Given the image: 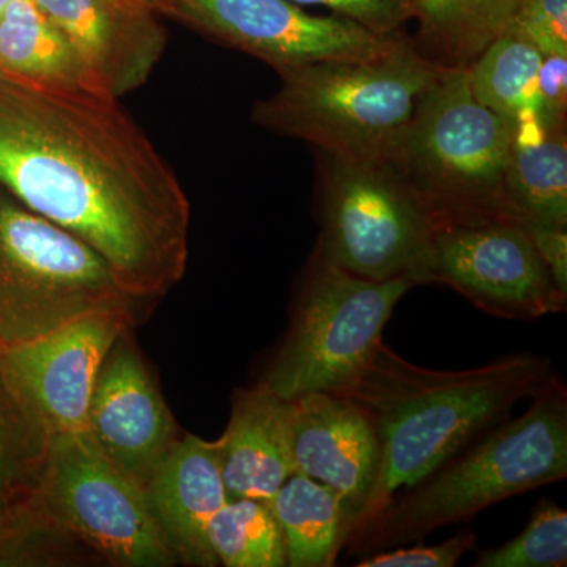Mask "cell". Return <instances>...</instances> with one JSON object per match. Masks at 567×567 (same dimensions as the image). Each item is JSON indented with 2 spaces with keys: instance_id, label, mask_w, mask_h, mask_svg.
<instances>
[{
  "instance_id": "4fadbf2b",
  "label": "cell",
  "mask_w": 567,
  "mask_h": 567,
  "mask_svg": "<svg viewBox=\"0 0 567 567\" xmlns=\"http://www.w3.org/2000/svg\"><path fill=\"white\" fill-rule=\"evenodd\" d=\"M87 432L112 464L142 488L178 442L175 421L140 354L118 338L96 380Z\"/></svg>"
},
{
  "instance_id": "ffe728a7",
  "label": "cell",
  "mask_w": 567,
  "mask_h": 567,
  "mask_svg": "<svg viewBox=\"0 0 567 567\" xmlns=\"http://www.w3.org/2000/svg\"><path fill=\"white\" fill-rule=\"evenodd\" d=\"M282 528L287 566L330 567L352 535L344 499L319 481L293 473L271 499Z\"/></svg>"
},
{
  "instance_id": "83f0119b",
  "label": "cell",
  "mask_w": 567,
  "mask_h": 567,
  "mask_svg": "<svg viewBox=\"0 0 567 567\" xmlns=\"http://www.w3.org/2000/svg\"><path fill=\"white\" fill-rule=\"evenodd\" d=\"M476 547V535L472 529H462L456 536L435 546L410 548L395 547L393 550L377 551L372 557L358 563L360 567H453L470 550Z\"/></svg>"
},
{
  "instance_id": "7402d4cb",
  "label": "cell",
  "mask_w": 567,
  "mask_h": 567,
  "mask_svg": "<svg viewBox=\"0 0 567 567\" xmlns=\"http://www.w3.org/2000/svg\"><path fill=\"white\" fill-rule=\"evenodd\" d=\"M518 0H413L423 54L468 69L514 20Z\"/></svg>"
},
{
  "instance_id": "d4e9b609",
  "label": "cell",
  "mask_w": 567,
  "mask_h": 567,
  "mask_svg": "<svg viewBox=\"0 0 567 567\" xmlns=\"http://www.w3.org/2000/svg\"><path fill=\"white\" fill-rule=\"evenodd\" d=\"M567 565V513L543 502L520 535L477 555L476 567H563Z\"/></svg>"
},
{
  "instance_id": "ac0fdd59",
  "label": "cell",
  "mask_w": 567,
  "mask_h": 567,
  "mask_svg": "<svg viewBox=\"0 0 567 567\" xmlns=\"http://www.w3.org/2000/svg\"><path fill=\"white\" fill-rule=\"evenodd\" d=\"M503 199L511 221L567 226L566 125L539 117L514 123Z\"/></svg>"
},
{
  "instance_id": "5b68a950",
  "label": "cell",
  "mask_w": 567,
  "mask_h": 567,
  "mask_svg": "<svg viewBox=\"0 0 567 567\" xmlns=\"http://www.w3.org/2000/svg\"><path fill=\"white\" fill-rule=\"evenodd\" d=\"M516 125L477 102L468 69H445L417 102L385 162L436 227L511 221L503 182Z\"/></svg>"
},
{
  "instance_id": "44dd1931",
  "label": "cell",
  "mask_w": 567,
  "mask_h": 567,
  "mask_svg": "<svg viewBox=\"0 0 567 567\" xmlns=\"http://www.w3.org/2000/svg\"><path fill=\"white\" fill-rule=\"evenodd\" d=\"M54 435L0 357V514L28 505L50 464Z\"/></svg>"
},
{
  "instance_id": "9a60e30c",
  "label": "cell",
  "mask_w": 567,
  "mask_h": 567,
  "mask_svg": "<svg viewBox=\"0 0 567 567\" xmlns=\"http://www.w3.org/2000/svg\"><path fill=\"white\" fill-rule=\"evenodd\" d=\"M289 402L295 473L338 492L354 528L380 470L371 421L344 394L311 393Z\"/></svg>"
},
{
  "instance_id": "484cf974",
  "label": "cell",
  "mask_w": 567,
  "mask_h": 567,
  "mask_svg": "<svg viewBox=\"0 0 567 567\" xmlns=\"http://www.w3.org/2000/svg\"><path fill=\"white\" fill-rule=\"evenodd\" d=\"M513 24L544 55H567V0H518Z\"/></svg>"
},
{
  "instance_id": "603a6c76",
  "label": "cell",
  "mask_w": 567,
  "mask_h": 567,
  "mask_svg": "<svg viewBox=\"0 0 567 567\" xmlns=\"http://www.w3.org/2000/svg\"><path fill=\"white\" fill-rule=\"evenodd\" d=\"M544 54L516 25H507L468 66L477 102L511 122L540 117L537 74Z\"/></svg>"
},
{
  "instance_id": "4dcf8cb0",
  "label": "cell",
  "mask_w": 567,
  "mask_h": 567,
  "mask_svg": "<svg viewBox=\"0 0 567 567\" xmlns=\"http://www.w3.org/2000/svg\"><path fill=\"white\" fill-rule=\"evenodd\" d=\"M7 2H9V0H0V11L3 10V7L7 6Z\"/></svg>"
},
{
  "instance_id": "ba28073f",
  "label": "cell",
  "mask_w": 567,
  "mask_h": 567,
  "mask_svg": "<svg viewBox=\"0 0 567 567\" xmlns=\"http://www.w3.org/2000/svg\"><path fill=\"white\" fill-rule=\"evenodd\" d=\"M413 284L371 281L316 254L286 339L260 380L284 401L342 393L363 371Z\"/></svg>"
},
{
  "instance_id": "7a4b0ae2",
  "label": "cell",
  "mask_w": 567,
  "mask_h": 567,
  "mask_svg": "<svg viewBox=\"0 0 567 567\" xmlns=\"http://www.w3.org/2000/svg\"><path fill=\"white\" fill-rule=\"evenodd\" d=\"M554 374L550 358L528 352L464 371H435L380 342L352 385L339 393L363 410L380 446L379 476L352 535L395 494L505 423L514 406L532 399Z\"/></svg>"
},
{
  "instance_id": "52a82bcc",
  "label": "cell",
  "mask_w": 567,
  "mask_h": 567,
  "mask_svg": "<svg viewBox=\"0 0 567 567\" xmlns=\"http://www.w3.org/2000/svg\"><path fill=\"white\" fill-rule=\"evenodd\" d=\"M323 155L317 254L371 281L432 284L436 224L385 159Z\"/></svg>"
},
{
  "instance_id": "3957f363",
  "label": "cell",
  "mask_w": 567,
  "mask_h": 567,
  "mask_svg": "<svg viewBox=\"0 0 567 567\" xmlns=\"http://www.w3.org/2000/svg\"><path fill=\"white\" fill-rule=\"evenodd\" d=\"M566 476L567 386L554 374L524 415L507 417L416 486L395 494L347 547L353 554L401 547Z\"/></svg>"
},
{
  "instance_id": "8fae6325",
  "label": "cell",
  "mask_w": 567,
  "mask_h": 567,
  "mask_svg": "<svg viewBox=\"0 0 567 567\" xmlns=\"http://www.w3.org/2000/svg\"><path fill=\"white\" fill-rule=\"evenodd\" d=\"M434 281L502 319L529 322L566 309L567 295L524 227L513 221L436 227Z\"/></svg>"
},
{
  "instance_id": "5bb4252c",
  "label": "cell",
  "mask_w": 567,
  "mask_h": 567,
  "mask_svg": "<svg viewBox=\"0 0 567 567\" xmlns=\"http://www.w3.org/2000/svg\"><path fill=\"white\" fill-rule=\"evenodd\" d=\"M73 44L104 95L121 100L151 76L167 44L152 0H33Z\"/></svg>"
},
{
  "instance_id": "d6986e66",
  "label": "cell",
  "mask_w": 567,
  "mask_h": 567,
  "mask_svg": "<svg viewBox=\"0 0 567 567\" xmlns=\"http://www.w3.org/2000/svg\"><path fill=\"white\" fill-rule=\"evenodd\" d=\"M0 73L41 87L104 95L65 33L33 0H9L0 11Z\"/></svg>"
},
{
  "instance_id": "6da1fadb",
  "label": "cell",
  "mask_w": 567,
  "mask_h": 567,
  "mask_svg": "<svg viewBox=\"0 0 567 567\" xmlns=\"http://www.w3.org/2000/svg\"><path fill=\"white\" fill-rule=\"evenodd\" d=\"M0 186L91 246L133 300L182 281L192 205L117 99L0 73Z\"/></svg>"
},
{
  "instance_id": "f546056e",
  "label": "cell",
  "mask_w": 567,
  "mask_h": 567,
  "mask_svg": "<svg viewBox=\"0 0 567 567\" xmlns=\"http://www.w3.org/2000/svg\"><path fill=\"white\" fill-rule=\"evenodd\" d=\"M524 230L550 271L559 292L567 295V230L546 224H524Z\"/></svg>"
},
{
  "instance_id": "8992f818",
  "label": "cell",
  "mask_w": 567,
  "mask_h": 567,
  "mask_svg": "<svg viewBox=\"0 0 567 567\" xmlns=\"http://www.w3.org/2000/svg\"><path fill=\"white\" fill-rule=\"evenodd\" d=\"M133 301L91 246L0 194V353Z\"/></svg>"
},
{
  "instance_id": "9c48e42d",
  "label": "cell",
  "mask_w": 567,
  "mask_h": 567,
  "mask_svg": "<svg viewBox=\"0 0 567 567\" xmlns=\"http://www.w3.org/2000/svg\"><path fill=\"white\" fill-rule=\"evenodd\" d=\"M35 502L107 565L178 563L148 509L144 488L104 456L89 432L54 436Z\"/></svg>"
},
{
  "instance_id": "2e32d148",
  "label": "cell",
  "mask_w": 567,
  "mask_h": 567,
  "mask_svg": "<svg viewBox=\"0 0 567 567\" xmlns=\"http://www.w3.org/2000/svg\"><path fill=\"white\" fill-rule=\"evenodd\" d=\"M148 509L178 563L218 566L208 544V524L227 502L216 442L178 439L144 487Z\"/></svg>"
},
{
  "instance_id": "f1b7e54d",
  "label": "cell",
  "mask_w": 567,
  "mask_h": 567,
  "mask_svg": "<svg viewBox=\"0 0 567 567\" xmlns=\"http://www.w3.org/2000/svg\"><path fill=\"white\" fill-rule=\"evenodd\" d=\"M540 121L550 125H566L567 55L547 54L537 74Z\"/></svg>"
},
{
  "instance_id": "cb8c5ba5",
  "label": "cell",
  "mask_w": 567,
  "mask_h": 567,
  "mask_svg": "<svg viewBox=\"0 0 567 567\" xmlns=\"http://www.w3.org/2000/svg\"><path fill=\"white\" fill-rule=\"evenodd\" d=\"M208 544L226 567L287 566L286 540L270 503L230 498L208 524Z\"/></svg>"
},
{
  "instance_id": "4316f807",
  "label": "cell",
  "mask_w": 567,
  "mask_h": 567,
  "mask_svg": "<svg viewBox=\"0 0 567 567\" xmlns=\"http://www.w3.org/2000/svg\"><path fill=\"white\" fill-rule=\"evenodd\" d=\"M297 6H322L383 35H394L415 18L413 0H290Z\"/></svg>"
},
{
  "instance_id": "7c38bea8",
  "label": "cell",
  "mask_w": 567,
  "mask_h": 567,
  "mask_svg": "<svg viewBox=\"0 0 567 567\" xmlns=\"http://www.w3.org/2000/svg\"><path fill=\"white\" fill-rule=\"evenodd\" d=\"M133 322V312H93L0 353L52 435L87 432L89 406L104 361Z\"/></svg>"
},
{
  "instance_id": "277c9868",
  "label": "cell",
  "mask_w": 567,
  "mask_h": 567,
  "mask_svg": "<svg viewBox=\"0 0 567 567\" xmlns=\"http://www.w3.org/2000/svg\"><path fill=\"white\" fill-rule=\"evenodd\" d=\"M445 69L404 37L379 58L278 71L281 87L254 104L251 118L327 155L386 159L421 96Z\"/></svg>"
},
{
  "instance_id": "30bf717a",
  "label": "cell",
  "mask_w": 567,
  "mask_h": 567,
  "mask_svg": "<svg viewBox=\"0 0 567 567\" xmlns=\"http://www.w3.org/2000/svg\"><path fill=\"white\" fill-rule=\"evenodd\" d=\"M159 13L260 59L276 71L323 61L372 59L404 37L383 35L349 18L317 17L290 0H152Z\"/></svg>"
},
{
  "instance_id": "e0dca14e",
  "label": "cell",
  "mask_w": 567,
  "mask_h": 567,
  "mask_svg": "<svg viewBox=\"0 0 567 567\" xmlns=\"http://www.w3.org/2000/svg\"><path fill=\"white\" fill-rule=\"evenodd\" d=\"M219 468L230 498L271 503L295 473L290 451V402L264 383L235 391L233 413L216 440Z\"/></svg>"
}]
</instances>
